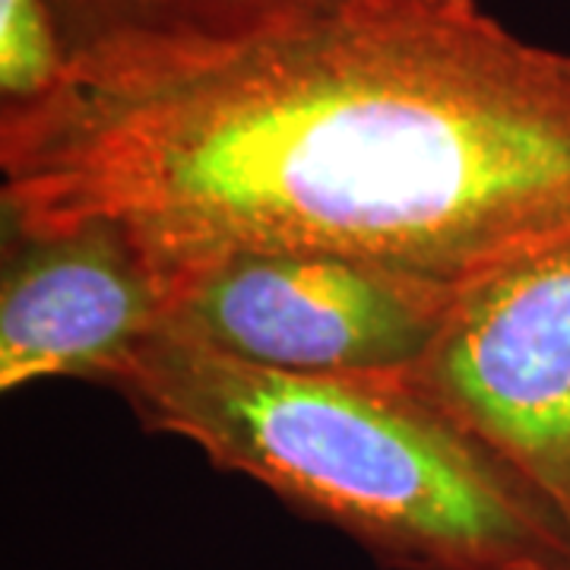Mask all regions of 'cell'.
Masks as SVG:
<instances>
[{
  "instance_id": "cell-2",
  "label": "cell",
  "mask_w": 570,
  "mask_h": 570,
  "mask_svg": "<svg viewBox=\"0 0 570 570\" xmlns=\"http://www.w3.org/2000/svg\"><path fill=\"white\" fill-rule=\"evenodd\" d=\"M146 431L181 438L384 570H570V532L494 450L396 377L225 358L171 330L111 381Z\"/></svg>"
},
{
  "instance_id": "cell-6",
  "label": "cell",
  "mask_w": 570,
  "mask_h": 570,
  "mask_svg": "<svg viewBox=\"0 0 570 570\" xmlns=\"http://www.w3.org/2000/svg\"><path fill=\"white\" fill-rule=\"evenodd\" d=\"M70 80H121L219 58L352 0H48Z\"/></svg>"
},
{
  "instance_id": "cell-1",
  "label": "cell",
  "mask_w": 570,
  "mask_h": 570,
  "mask_svg": "<svg viewBox=\"0 0 570 570\" xmlns=\"http://www.w3.org/2000/svg\"><path fill=\"white\" fill-rule=\"evenodd\" d=\"M3 219L156 269L311 250L463 285L570 213V55L479 0H352L219 58L0 115Z\"/></svg>"
},
{
  "instance_id": "cell-7",
  "label": "cell",
  "mask_w": 570,
  "mask_h": 570,
  "mask_svg": "<svg viewBox=\"0 0 570 570\" xmlns=\"http://www.w3.org/2000/svg\"><path fill=\"white\" fill-rule=\"evenodd\" d=\"M70 82V58L48 0H0V115L32 111Z\"/></svg>"
},
{
  "instance_id": "cell-4",
  "label": "cell",
  "mask_w": 570,
  "mask_h": 570,
  "mask_svg": "<svg viewBox=\"0 0 570 570\" xmlns=\"http://www.w3.org/2000/svg\"><path fill=\"white\" fill-rule=\"evenodd\" d=\"M396 381L482 438L570 532V213L460 285Z\"/></svg>"
},
{
  "instance_id": "cell-3",
  "label": "cell",
  "mask_w": 570,
  "mask_h": 570,
  "mask_svg": "<svg viewBox=\"0 0 570 570\" xmlns=\"http://www.w3.org/2000/svg\"><path fill=\"white\" fill-rule=\"evenodd\" d=\"M156 273L165 330L245 365L317 377L406 374L460 288L311 250H223Z\"/></svg>"
},
{
  "instance_id": "cell-5",
  "label": "cell",
  "mask_w": 570,
  "mask_h": 570,
  "mask_svg": "<svg viewBox=\"0 0 570 570\" xmlns=\"http://www.w3.org/2000/svg\"><path fill=\"white\" fill-rule=\"evenodd\" d=\"M165 326V288L121 225L82 216L22 225L3 219L0 390L111 374Z\"/></svg>"
}]
</instances>
